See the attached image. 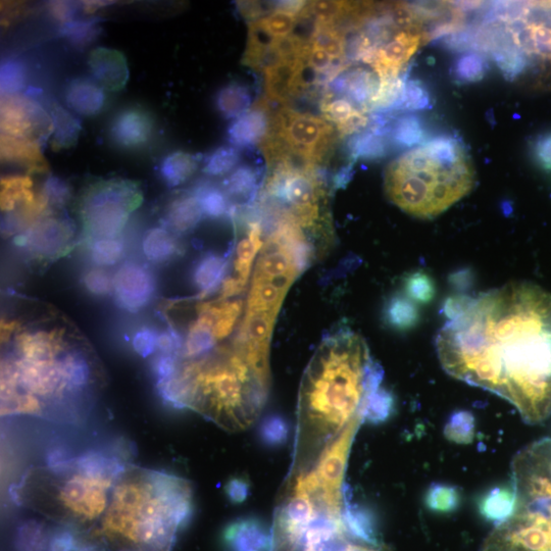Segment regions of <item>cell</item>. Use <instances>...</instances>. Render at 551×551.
Returning <instances> with one entry per match:
<instances>
[{
	"label": "cell",
	"mask_w": 551,
	"mask_h": 551,
	"mask_svg": "<svg viewBox=\"0 0 551 551\" xmlns=\"http://www.w3.org/2000/svg\"><path fill=\"white\" fill-rule=\"evenodd\" d=\"M436 338L444 371L511 403L528 424L551 416V294L511 283L447 300Z\"/></svg>",
	"instance_id": "obj_1"
},
{
	"label": "cell",
	"mask_w": 551,
	"mask_h": 551,
	"mask_svg": "<svg viewBox=\"0 0 551 551\" xmlns=\"http://www.w3.org/2000/svg\"><path fill=\"white\" fill-rule=\"evenodd\" d=\"M382 379L359 334L340 330L323 341L300 386L292 476L311 471L331 442L365 421L369 398Z\"/></svg>",
	"instance_id": "obj_2"
},
{
	"label": "cell",
	"mask_w": 551,
	"mask_h": 551,
	"mask_svg": "<svg viewBox=\"0 0 551 551\" xmlns=\"http://www.w3.org/2000/svg\"><path fill=\"white\" fill-rule=\"evenodd\" d=\"M192 514L190 482L168 473L126 467L89 538L112 551H172Z\"/></svg>",
	"instance_id": "obj_3"
},
{
	"label": "cell",
	"mask_w": 551,
	"mask_h": 551,
	"mask_svg": "<svg viewBox=\"0 0 551 551\" xmlns=\"http://www.w3.org/2000/svg\"><path fill=\"white\" fill-rule=\"evenodd\" d=\"M125 468L106 455L89 453L31 472L19 495L24 504L49 519L89 534L105 515Z\"/></svg>",
	"instance_id": "obj_4"
},
{
	"label": "cell",
	"mask_w": 551,
	"mask_h": 551,
	"mask_svg": "<svg viewBox=\"0 0 551 551\" xmlns=\"http://www.w3.org/2000/svg\"><path fill=\"white\" fill-rule=\"evenodd\" d=\"M472 163L462 143L441 136L410 150L385 172L391 202L407 214L435 218L454 206L473 188Z\"/></svg>",
	"instance_id": "obj_5"
},
{
	"label": "cell",
	"mask_w": 551,
	"mask_h": 551,
	"mask_svg": "<svg viewBox=\"0 0 551 551\" xmlns=\"http://www.w3.org/2000/svg\"><path fill=\"white\" fill-rule=\"evenodd\" d=\"M513 507L481 551H551V437L522 449L512 465Z\"/></svg>",
	"instance_id": "obj_6"
},
{
	"label": "cell",
	"mask_w": 551,
	"mask_h": 551,
	"mask_svg": "<svg viewBox=\"0 0 551 551\" xmlns=\"http://www.w3.org/2000/svg\"><path fill=\"white\" fill-rule=\"evenodd\" d=\"M142 202V190L135 181L115 178L90 184L79 200L86 236L90 241L119 237Z\"/></svg>",
	"instance_id": "obj_7"
},
{
	"label": "cell",
	"mask_w": 551,
	"mask_h": 551,
	"mask_svg": "<svg viewBox=\"0 0 551 551\" xmlns=\"http://www.w3.org/2000/svg\"><path fill=\"white\" fill-rule=\"evenodd\" d=\"M269 118L268 136L308 157L318 166L324 162L336 139V130L327 120L298 113L289 107Z\"/></svg>",
	"instance_id": "obj_8"
},
{
	"label": "cell",
	"mask_w": 551,
	"mask_h": 551,
	"mask_svg": "<svg viewBox=\"0 0 551 551\" xmlns=\"http://www.w3.org/2000/svg\"><path fill=\"white\" fill-rule=\"evenodd\" d=\"M0 126L4 135L25 138L40 144L52 138L54 133L50 114L35 99L20 93L2 96Z\"/></svg>",
	"instance_id": "obj_9"
},
{
	"label": "cell",
	"mask_w": 551,
	"mask_h": 551,
	"mask_svg": "<svg viewBox=\"0 0 551 551\" xmlns=\"http://www.w3.org/2000/svg\"><path fill=\"white\" fill-rule=\"evenodd\" d=\"M74 229L70 219L49 211L26 231L20 233L15 239V244L29 249L38 259L54 260L68 252Z\"/></svg>",
	"instance_id": "obj_10"
},
{
	"label": "cell",
	"mask_w": 551,
	"mask_h": 551,
	"mask_svg": "<svg viewBox=\"0 0 551 551\" xmlns=\"http://www.w3.org/2000/svg\"><path fill=\"white\" fill-rule=\"evenodd\" d=\"M156 287L152 272L138 263L124 264L113 278L116 302L129 313H138L147 307L152 302Z\"/></svg>",
	"instance_id": "obj_11"
},
{
	"label": "cell",
	"mask_w": 551,
	"mask_h": 551,
	"mask_svg": "<svg viewBox=\"0 0 551 551\" xmlns=\"http://www.w3.org/2000/svg\"><path fill=\"white\" fill-rule=\"evenodd\" d=\"M424 38L417 26L400 29L376 52L371 64L379 80L396 79L416 54Z\"/></svg>",
	"instance_id": "obj_12"
},
{
	"label": "cell",
	"mask_w": 551,
	"mask_h": 551,
	"mask_svg": "<svg viewBox=\"0 0 551 551\" xmlns=\"http://www.w3.org/2000/svg\"><path fill=\"white\" fill-rule=\"evenodd\" d=\"M155 127L152 114L139 107H130L118 113L112 121L110 138L121 149L136 150L152 140Z\"/></svg>",
	"instance_id": "obj_13"
},
{
	"label": "cell",
	"mask_w": 551,
	"mask_h": 551,
	"mask_svg": "<svg viewBox=\"0 0 551 551\" xmlns=\"http://www.w3.org/2000/svg\"><path fill=\"white\" fill-rule=\"evenodd\" d=\"M226 551H272L273 527L257 517H244L228 524L222 535Z\"/></svg>",
	"instance_id": "obj_14"
},
{
	"label": "cell",
	"mask_w": 551,
	"mask_h": 551,
	"mask_svg": "<svg viewBox=\"0 0 551 551\" xmlns=\"http://www.w3.org/2000/svg\"><path fill=\"white\" fill-rule=\"evenodd\" d=\"M88 68L95 82L105 90H123L130 77L128 62L120 50L96 47L88 57Z\"/></svg>",
	"instance_id": "obj_15"
},
{
	"label": "cell",
	"mask_w": 551,
	"mask_h": 551,
	"mask_svg": "<svg viewBox=\"0 0 551 551\" xmlns=\"http://www.w3.org/2000/svg\"><path fill=\"white\" fill-rule=\"evenodd\" d=\"M306 66L303 59L284 60L265 74L266 96L284 105L304 86Z\"/></svg>",
	"instance_id": "obj_16"
},
{
	"label": "cell",
	"mask_w": 551,
	"mask_h": 551,
	"mask_svg": "<svg viewBox=\"0 0 551 551\" xmlns=\"http://www.w3.org/2000/svg\"><path fill=\"white\" fill-rule=\"evenodd\" d=\"M65 346L60 329L20 331L16 336L17 355L25 360L56 359L65 352Z\"/></svg>",
	"instance_id": "obj_17"
},
{
	"label": "cell",
	"mask_w": 551,
	"mask_h": 551,
	"mask_svg": "<svg viewBox=\"0 0 551 551\" xmlns=\"http://www.w3.org/2000/svg\"><path fill=\"white\" fill-rule=\"evenodd\" d=\"M0 156L3 163L20 165L26 168L29 174L49 172V165L41 152V144L33 140L2 134Z\"/></svg>",
	"instance_id": "obj_18"
},
{
	"label": "cell",
	"mask_w": 551,
	"mask_h": 551,
	"mask_svg": "<svg viewBox=\"0 0 551 551\" xmlns=\"http://www.w3.org/2000/svg\"><path fill=\"white\" fill-rule=\"evenodd\" d=\"M66 102L69 108L83 117H94L106 106L105 89L88 78H76L66 88Z\"/></svg>",
	"instance_id": "obj_19"
},
{
	"label": "cell",
	"mask_w": 551,
	"mask_h": 551,
	"mask_svg": "<svg viewBox=\"0 0 551 551\" xmlns=\"http://www.w3.org/2000/svg\"><path fill=\"white\" fill-rule=\"evenodd\" d=\"M269 115L257 104L245 114L235 119L228 134L230 141L239 147L259 144L269 132Z\"/></svg>",
	"instance_id": "obj_20"
},
{
	"label": "cell",
	"mask_w": 551,
	"mask_h": 551,
	"mask_svg": "<svg viewBox=\"0 0 551 551\" xmlns=\"http://www.w3.org/2000/svg\"><path fill=\"white\" fill-rule=\"evenodd\" d=\"M205 217L193 191L178 195L169 203L165 221L172 232L184 234L193 230Z\"/></svg>",
	"instance_id": "obj_21"
},
{
	"label": "cell",
	"mask_w": 551,
	"mask_h": 551,
	"mask_svg": "<svg viewBox=\"0 0 551 551\" xmlns=\"http://www.w3.org/2000/svg\"><path fill=\"white\" fill-rule=\"evenodd\" d=\"M380 85L375 74L365 69H356L345 73L335 81V90L344 93L350 102L369 109L373 97Z\"/></svg>",
	"instance_id": "obj_22"
},
{
	"label": "cell",
	"mask_w": 551,
	"mask_h": 551,
	"mask_svg": "<svg viewBox=\"0 0 551 551\" xmlns=\"http://www.w3.org/2000/svg\"><path fill=\"white\" fill-rule=\"evenodd\" d=\"M228 260L217 254H207L195 265L192 281L199 292L200 298H205L219 288L226 279Z\"/></svg>",
	"instance_id": "obj_23"
},
{
	"label": "cell",
	"mask_w": 551,
	"mask_h": 551,
	"mask_svg": "<svg viewBox=\"0 0 551 551\" xmlns=\"http://www.w3.org/2000/svg\"><path fill=\"white\" fill-rule=\"evenodd\" d=\"M176 235L167 228L156 227L146 232L142 240L143 256L154 264H166L181 253Z\"/></svg>",
	"instance_id": "obj_24"
},
{
	"label": "cell",
	"mask_w": 551,
	"mask_h": 551,
	"mask_svg": "<svg viewBox=\"0 0 551 551\" xmlns=\"http://www.w3.org/2000/svg\"><path fill=\"white\" fill-rule=\"evenodd\" d=\"M48 113L54 123V133L49 141L50 148L54 152H61L75 146L82 130L80 121L56 102L50 103Z\"/></svg>",
	"instance_id": "obj_25"
},
{
	"label": "cell",
	"mask_w": 551,
	"mask_h": 551,
	"mask_svg": "<svg viewBox=\"0 0 551 551\" xmlns=\"http://www.w3.org/2000/svg\"><path fill=\"white\" fill-rule=\"evenodd\" d=\"M0 187V207L7 214L35 202L38 195L33 191V181L29 175L3 177Z\"/></svg>",
	"instance_id": "obj_26"
},
{
	"label": "cell",
	"mask_w": 551,
	"mask_h": 551,
	"mask_svg": "<svg viewBox=\"0 0 551 551\" xmlns=\"http://www.w3.org/2000/svg\"><path fill=\"white\" fill-rule=\"evenodd\" d=\"M61 361L71 394L83 392L93 383L92 367L82 352L75 349L64 352Z\"/></svg>",
	"instance_id": "obj_27"
},
{
	"label": "cell",
	"mask_w": 551,
	"mask_h": 551,
	"mask_svg": "<svg viewBox=\"0 0 551 551\" xmlns=\"http://www.w3.org/2000/svg\"><path fill=\"white\" fill-rule=\"evenodd\" d=\"M198 159L185 152H175L167 156L160 166V175L169 188L186 183L197 171Z\"/></svg>",
	"instance_id": "obj_28"
},
{
	"label": "cell",
	"mask_w": 551,
	"mask_h": 551,
	"mask_svg": "<svg viewBox=\"0 0 551 551\" xmlns=\"http://www.w3.org/2000/svg\"><path fill=\"white\" fill-rule=\"evenodd\" d=\"M252 105V95L248 88L238 83L225 86L217 96L219 112L228 119H237Z\"/></svg>",
	"instance_id": "obj_29"
},
{
	"label": "cell",
	"mask_w": 551,
	"mask_h": 551,
	"mask_svg": "<svg viewBox=\"0 0 551 551\" xmlns=\"http://www.w3.org/2000/svg\"><path fill=\"white\" fill-rule=\"evenodd\" d=\"M192 191L196 195L205 217L220 219L230 212L228 195L224 189L206 182L198 184Z\"/></svg>",
	"instance_id": "obj_30"
},
{
	"label": "cell",
	"mask_w": 551,
	"mask_h": 551,
	"mask_svg": "<svg viewBox=\"0 0 551 551\" xmlns=\"http://www.w3.org/2000/svg\"><path fill=\"white\" fill-rule=\"evenodd\" d=\"M355 5L346 2H312L308 3L304 14L314 19L317 25L336 27L338 21L344 16L352 14Z\"/></svg>",
	"instance_id": "obj_31"
},
{
	"label": "cell",
	"mask_w": 551,
	"mask_h": 551,
	"mask_svg": "<svg viewBox=\"0 0 551 551\" xmlns=\"http://www.w3.org/2000/svg\"><path fill=\"white\" fill-rule=\"evenodd\" d=\"M125 253L124 241L117 238L92 240L90 243V257L99 268L112 267L118 264Z\"/></svg>",
	"instance_id": "obj_32"
},
{
	"label": "cell",
	"mask_w": 551,
	"mask_h": 551,
	"mask_svg": "<svg viewBox=\"0 0 551 551\" xmlns=\"http://www.w3.org/2000/svg\"><path fill=\"white\" fill-rule=\"evenodd\" d=\"M216 304V323L214 334L217 341L226 339L231 335L233 329L241 317L243 311L242 300H217Z\"/></svg>",
	"instance_id": "obj_33"
},
{
	"label": "cell",
	"mask_w": 551,
	"mask_h": 551,
	"mask_svg": "<svg viewBox=\"0 0 551 551\" xmlns=\"http://www.w3.org/2000/svg\"><path fill=\"white\" fill-rule=\"evenodd\" d=\"M258 189V175L250 167L236 169L225 181L224 191L228 196L252 199Z\"/></svg>",
	"instance_id": "obj_34"
},
{
	"label": "cell",
	"mask_w": 551,
	"mask_h": 551,
	"mask_svg": "<svg viewBox=\"0 0 551 551\" xmlns=\"http://www.w3.org/2000/svg\"><path fill=\"white\" fill-rule=\"evenodd\" d=\"M298 20V16L284 11L275 10L268 16L250 23H254L266 35L275 40L291 35L298 24Z\"/></svg>",
	"instance_id": "obj_35"
},
{
	"label": "cell",
	"mask_w": 551,
	"mask_h": 551,
	"mask_svg": "<svg viewBox=\"0 0 551 551\" xmlns=\"http://www.w3.org/2000/svg\"><path fill=\"white\" fill-rule=\"evenodd\" d=\"M388 324L397 329L405 330L416 322V309L402 296H395L389 300L385 312Z\"/></svg>",
	"instance_id": "obj_36"
},
{
	"label": "cell",
	"mask_w": 551,
	"mask_h": 551,
	"mask_svg": "<svg viewBox=\"0 0 551 551\" xmlns=\"http://www.w3.org/2000/svg\"><path fill=\"white\" fill-rule=\"evenodd\" d=\"M240 155L232 146H221L206 161L204 172L213 177H222L232 172L239 164Z\"/></svg>",
	"instance_id": "obj_37"
},
{
	"label": "cell",
	"mask_w": 551,
	"mask_h": 551,
	"mask_svg": "<svg viewBox=\"0 0 551 551\" xmlns=\"http://www.w3.org/2000/svg\"><path fill=\"white\" fill-rule=\"evenodd\" d=\"M100 27L96 20L72 21L62 27V35L78 48L90 45L98 36Z\"/></svg>",
	"instance_id": "obj_38"
},
{
	"label": "cell",
	"mask_w": 551,
	"mask_h": 551,
	"mask_svg": "<svg viewBox=\"0 0 551 551\" xmlns=\"http://www.w3.org/2000/svg\"><path fill=\"white\" fill-rule=\"evenodd\" d=\"M2 96L19 94L26 83V69L21 61L8 60L2 64L0 72Z\"/></svg>",
	"instance_id": "obj_39"
},
{
	"label": "cell",
	"mask_w": 551,
	"mask_h": 551,
	"mask_svg": "<svg viewBox=\"0 0 551 551\" xmlns=\"http://www.w3.org/2000/svg\"><path fill=\"white\" fill-rule=\"evenodd\" d=\"M349 148L355 158L364 159L381 158L386 152L383 138L375 133L356 136L350 141Z\"/></svg>",
	"instance_id": "obj_40"
},
{
	"label": "cell",
	"mask_w": 551,
	"mask_h": 551,
	"mask_svg": "<svg viewBox=\"0 0 551 551\" xmlns=\"http://www.w3.org/2000/svg\"><path fill=\"white\" fill-rule=\"evenodd\" d=\"M40 193L50 209L58 210L64 208L70 202L72 195L70 185L57 176L47 177Z\"/></svg>",
	"instance_id": "obj_41"
},
{
	"label": "cell",
	"mask_w": 551,
	"mask_h": 551,
	"mask_svg": "<svg viewBox=\"0 0 551 551\" xmlns=\"http://www.w3.org/2000/svg\"><path fill=\"white\" fill-rule=\"evenodd\" d=\"M290 434V426L282 416L266 418L259 429L260 439L269 447H278L286 443Z\"/></svg>",
	"instance_id": "obj_42"
},
{
	"label": "cell",
	"mask_w": 551,
	"mask_h": 551,
	"mask_svg": "<svg viewBox=\"0 0 551 551\" xmlns=\"http://www.w3.org/2000/svg\"><path fill=\"white\" fill-rule=\"evenodd\" d=\"M487 70L484 59L474 53L466 54L458 59L454 72L456 78L464 83L480 81Z\"/></svg>",
	"instance_id": "obj_43"
},
{
	"label": "cell",
	"mask_w": 551,
	"mask_h": 551,
	"mask_svg": "<svg viewBox=\"0 0 551 551\" xmlns=\"http://www.w3.org/2000/svg\"><path fill=\"white\" fill-rule=\"evenodd\" d=\"M392 137L398 145L410 147L421 142L424 129L416 117H405L396 122Z\"/></svg>",
	"instance_id": "obj_44"
},
{
	"label": "cell",
	"mask_w": 551,
	"mask_h": 551,
	"mask_svg": "<svg viewBox=\"0 0 551 551\" xmlns=\"http://www.w3.org/2000/svg\"><path fill=\"white\" fill-rule=\"evenodd\" d=\"M394 399L390 392L379 388L370 398L365 412V421L379 423L385 421L391 414Z\"/></svg>",
	"instance_id": "obj_45"
},
{
	"label": "cell",
	"mask_w": 551,
	"mask_h": 551,
	"mask_svg": "<svg viewBox=\"0 0 551 551\" xmlns=\"http://www.w3.org/2000/svg\"><path fill=\"white\" fill-rule=\"evenodd\" d=\"M321 109L325 119L334 123L335 126L347 121L358 110L349 99H332L329 95L327 100H324Z\"/></svg>",
	"instance_id": "obj_46"
},
{
	"label": "cell",
	"mask_w": 551,
	"mask_h": 551,
	"mask_svg": "<svg viewBox=\"0 0 551 551\" xmlns=\"http://www.w3.org/2000/svg\"><path fill=\"white\" fill-rule=\"evenodd\" d=\"M83 284L88 293L97 297L107 296L113 291V279L106 270L99 267L86 272Z\"/></svg>",
	"instance_id": "obj_47"
},
{
	"label": "cell",
	"mask_w": 551,
	"mask_h": 551,
	"mask_svg": "<svg viewBox=\"0 0 551 551\" xmlns=\"http://www.w3.org/2000/svg\"><path fill=\"white\" fill-rule=\"evenodd\" d=\"M513 493L500 492L497 490L488 499L484 507V513L490 519L499 521L504 520L512 511Z\"/></svg>",
	"instance_id": "obj_48"
},
{
	"label": "cell",
	"mask_w": 551,
	"mask_h": 551,
	"mask_svg": "<svg viewBox=\"0 0 551 551\" xmlns=\"http://www.w3.org/2000/svg\"><path fill=\"white\" fill-rule=\"evenodd\" d=\"M430 106V95L418 81H409L405 85L403 102L400 107L408 110H424Z\"/></svg>",
	"instance_id": "obj_49"
},
{
	"label": "cell",
	"mask_w": 551,
	"mask_h": 551,
	"mask_svg": "<svg viewBox=\"0 0 551 551\" xmlns=\"http://www.w3.org/2000/svg\"><path fill=\"white\" fill-rule=\"evenodd\" d=\"M159 334L152 328L143 327L139 329L132 340L136 354L143 359L153 356L158 349Z\"/></svg>",
	"instance_id": "obj_50"
},
{
	"label": "cell",
	"mask_w": 551,
	"mask_h": 551,
	"mask_svg": "<svg viewBox=\"0 0 551 551\" xmlns=\"http://www.w3.org/2000/svg\"><path fill=\"white\" fill-rule=\"evenodd\" d=\"M43 530L36 523L24 525L19 534L21 551H41L43 544Z\"/></svg>",
	"instance_id": "obj_51"
},
{
	"label": "cell",
	"mask_w": 551,
	"mask_h": 551,
	"mask_svg": "<svg viewBox=\"0 0 551 551\" xmlns=\"http://www.w3.org/2000/svg\"><path fill=\"white\" fill-rule=\"evenodd\" d=\"M179 367L178 357L161 354L153 363V372L158 385L171 380Z\"/></svg>",
	"instance_id": "obj_52"
},
{
	"label": "cell",
	"mask_w": 551,
	"mask_h": 551,
	"mask_svg": "<svg viewBox=\"0 0 551 551\" xmlns=\"http://www.w3.org/2000/svg\"><path fill=\"white\" fill-rule=\"evenodd\" d=\"M532 156L540 168L551 171V131L535 140L532 145Z\"/></svg>",
	"instance_id": "obj_53"
},
{
	"label": "cell",
	"mask_w": 551,
	"mask_h": 551,
	"mask_svg": "<svg viewBox=\"0 0 551 551\" xmlns=\"http://www.w3.org/2000/svg\"><path fill=\"white\" fill-rule=\"evenodd\" d=\"M407 292L420 302L429 300L433 294L431 281L421 274L411 276L406 282Z\"/></svg>",
	"instance_id": "obj_54"
},
{
	"label": "cell",
	"mask_w": 551,
	"mask_h": 551,
	"mask_svg": "<svg viewBox=\"0 0 551 551\" xmlns=\"http://www.w3.org/2000/svg\"><path fill=\"white\" fill-rule=\"evenodd\" d=\"M225 493L232 504H242L250 494V483L242 477H234L227 482Z\"/></svg>",
	"instance_id": "obj_55"
},
{
	"label": "cell",
	"mask_w": 551,
	"mask_h": 551,
	"mask_svg": "<svg viewBox=\"0 0 551 551\" xmlns=\"http://www.w3.org/2000/svg\"><path fill=\"white\" fill-rule=\"evenodd\" d=\"M47 12L55 21L66 25L74 21L76 6L66 2H53L47 5Z\"/></svg>",
	"instance_id": "obj_56"
},
{
	"label": "cell",
	"mask_w": 551,
	"mask_h": 551,
	"mask_svg": "<svg viewBox=\"0 0 551 551\" xmlns=\"http://www.w3.org/2000/svg\"><path fill=\"white\" fill-rule=\"evenodd\" d=\"M369 124V118L364 110H357L356 113L344 123L336 126L341 135H350L361 131Z\"/></svg>",
	"instance_id": "obj_57"
},
{
	"label": "cell",
	"mask_w": 551,
	"mask_h": 551,
	"mask_svg": "<svg viewBox=\"0 0 551 551\" xmlns=\"http://www.w3.org/2000/svg\"><path fill=\"white\" fill-rule=\"evenodd\" d=\"M344 551H391L383 543H371L352 537L348 540Z\"/></svg>",
	"instance_id": "obj_58"
},
{
	"label": "cell",
	"mask_w": 551,
	"mask_h": 551,
	"mask_svg": "<svg viewBox=\"0 0 551 551\" xmlns=\"http://www.w3.org/2000/svg\"><path fill=\"white\" fill-rule=\"evenodd\" d=\"M19 326H20V324L16 320H12V321L3 320L2 321V341H3V343L8 342L11 339L13 334L16 331H18Z\"/></svg>",
	"instance_id": "obj_59"
},
{
	"label": "cell",
	"mask_w": 551,
	"mask_h": 551,
	"mask_svg": "<svg viewBox=\"0 0 551 551\" xmlns=\"http://www.w3.org/2000/svg\"><path fill=\"white\" fill-rule=\"evenodd\" d=\"M113 3L110 2H86L83 5L84 12L86 14H93L97 10L110 6Z\"/></svg>",
	"instance_id": "obj_60"
}]
</instances>
